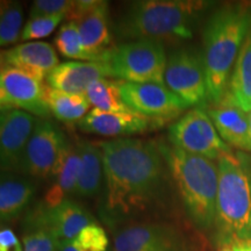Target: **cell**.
I'll list each match as a JSON object with an SVG mask.
<instances>
[{
  "instance_id": "obj_27",
  "label": "cell",
  "mask_w": 251,
  "mask_h": 251,
  "mask_svg": "<svg viewBox=\"0 0 251 251\" xmlns=\"http://www.w3.org/2000/svg\"><path fill=\"white\" fill-rule=\"evenodd\" d=\"M55 45L58 51L65 57L87 61L76 21H67L62 25L56 35Z\"/></svg>"
},
{
  "instance_id": "obj_6",
  "label": "cell",
  "mask_w": 251,
  "mask_h": 251,
  "mask_svg": "<svg viewBox=\"0 0 251 251\" xmlns=\"http://www.w3.org/2000/svg\"><path fill=\"white\" fill-rule=\"evenodd\" d=\"M166 57L164 46L156 40H133L113 47L100 63L108 77L127 83H155L165 85Z\"/></svg>"
},
{
  "instance_id": "obj_23",
  "label": "cell",
  "mask_w": 251,
  "mask_h": 251,
  "mask_svg": "<svg viewBox=\"0 0 251 251\" xmlns=\"http://www.w3.org/2000/svg\"><path fill=\"white\" fill-rule=\"evenodd\" d=\"M228 93L243 111L251 112V29L231 71Z\"/></svg>"
},
{
  "instance_id": "obj_10",
  "label": "cell",
  "mask_w": 251,
  "mask_h": 251,
  "mask_svg": "<svg viewBox=\"0 0 251 251\" xmlns=\"http://www.w3.org/2000/svg\"><path fill=\"white\" fill-rule=\"evenodd\" d=\"M67 137L57 126L39 119L25 150L18 174L29 178H50Z\"/></svg>"
},
{
  "instance_id": "obj_17",
  "label": "cell",
  "mask_w": 251,
  "mask_h": 251,
  "mask_svg": "<svg viewBox=\"0 0 251 251\" xmlns=\"http://www.w3.org/2000/svg\"><path fill=\"white\" fill-rule=\"evenodd\" d=\"M2 65H7L42 81L59 64L54 47L42 41L25 42L1 54Z\"/></svg>"
},
{
  "instance_id": "obj_31",
  "label": "cell",
  "mask_w": 251,
  "mask_h": 251,
  "mask_svg": "<svg viewBox=\"0 0 251 251\" xmlns=\"http://www.w3.org/2000/svg\"><path fill=\"white\" fill-rule=\"evenodd\" d=\"M72 0H36L31 5L29 19L52 17V15H67L74 7Z\"/></svg>"
},
{
  "instance_id": "obj_2",
  "label": "cell",
  "mask_w": 251,
  "mask_h": 251,
  "mask_svg": "<svg viewBox=\"0 0 251 251\" xmlns=\"http://www.w3.org/2000/svg\"><path fill=\"white\" fill-rule=\"evenodd\" d=\"M251 29V8L231 5L218 9L203 29L208 102H219L228 92L229 79L244 40Z\"/></svg>"
},
{
  "instance_id": "obj_18",
  "label": "cell",
  "mask_w": 251,
  "mask_h": 251,
  "mask_svg": "<svg viewBox=\"0 0 251 251\" xmlns=\"http://www.w3.org/2000/svg\"><path fill=\"white\" fill-rule=\"evenodd\" d=\"M153 122L136 113H111L93 108L78 122L84 133L101 136H129L150 128Z\"/></svg>"
},
{
  "instance_id": "obj_5",
  "label": "cell",
  "mask_w": 251,
  "mask_h": 251,
  "mask_svg": "<svg viewBox=\"0 0 251 251\" xmlns=\"http://www.w3.org/2000/svg\"><path fill=\"white\" fill-rule=\"evenodd\" d=\"M219 188L215 226L222 242L251 238L250 163L242 153H228L218 161Z\"/></svg>"
},
{
  "instance_id": "obj_24",
  "label": "cell",
  "mask_w": 251,
  "mask_h": 251,
  "mask_svg": "<svg viewBox=\"0 0 251 251\" xmlns=\"http://www.w3.org/2000/svg\"><path fill=\"white\" fill-rule=\"evenodd\" d=\"M45 99L50 112L62 122H79L91 107L86 94L67 93L49 85H45Z\"/></svg>"
},
{
  "instance_id": "obj_8",
  "label": "cell",
  "mask_w": 251,
  "mask_h": 251,
  "mask_svg": "<svg viewBox=\"0 0 251 251\" xmlns=\"http://www.w3.org/2000/svg\"><path fill=\"white\" fill-rule=\"evenodd\" d=\"M165 85L186 103L187 107H203L208 101L203 57L191 48L176 49L168 56Z\"/></svg>"
},
{
  "instance_id": "obj_29",
  "label": "cell",
  "mask_w": 251,
  "mask_h": 251,
  "mask_svg": "<svg viewBox=\"0 0 251 251\" xmlns=\"http://www.w3.org/2000/svg\"><path fill=\"white\" fill-rule=\"evenodd\" d=\"M71 241L86 251H106L108 248L107 235L96 222L84 228L77 237Z\"/></svg>"
},
{
  "instance_id": "obj_36",
  "label": "cell",
  "mask_w": 251,
  "mask_h": 251,
  "mask_svg": "<svg viewBox=\"0 0 251 251\" xmlns=\"http://www.w3.org/2000/svg\"><path fill=\"white\" fill-rule=\"evenodd\" d=\"M249 131H250V143H251V112H249Z\"/></svg>"
},
{
  "instance_id": "obj_32",
  "label": "cell",
  "mask_w": 251,
  "mask_h": 251,
  "mask_svg": "<svg viewBox=\"0 0 251 251\" xmlns=\"http://www.w3.org/2000/svg\"><path fill=\"white\" fill-rule=\"evenodd\" d=\"M0 251H24L17 235L11 229L2 228L0 231Z\"/></svg>"
},
{
  "instance_id": "obj_37",
  "label": "cell",
  "mask_w": 251,
  "mask_h": 251,
  "mask_svg": "<svg viewBox=\"0 0 251 251\" xmlns=\"http://www.w3.org/2000/svg\"><path fill=\"white\" fill-rule=\"evenodd\" d=\"M249 176H250V186H251V163H250V170H249Z\"/></svg>"
},
{
  "instance_id": "obj_13",
  "label": "cell",
  "mask_w": 251,
  "mask_h": 251,
  "mask_svg": "<svg viewBox=\"0 0 251 251\" xmlns=\"http://www.w3.org/2000/svg\"><path fill=\"white\" fill-rule=\"evenodd\" d=\"M114 251H191L186 237L168 224H136L114 237Z\"/></svg>"
},
{
  "instance_id": "obj_16",
  "label": "cell",
  "mask_w": 251,
  "mask_h": 251,
  "mask_svg": "<svg viewBox=\"0 0 251 251\" xmlns=\"http://www.w3.org/2000/svg\"><path fill=\"white\" fill-rule=\"evenodd\" d=\"M207 113L212 119L216 130L228 146L251 151L249 113L243 111L231 96L227 94L219 102L211 103Z\"/></svg>"
},
{
  "instance_id": "obj_21",
  "label": "cell",
  "mask_w": 251,
  "mask_h": 251,
  "mask_svg": "<svg viewBox=\"0 0 251 251\" xmlns=\"http://www.w3.org/2000/svg\"><path fill=\"white\" fill-rule=\"evenodd\" d=\"M36 186L29 177L2 172L0 181V218L1 222L17 219L29 205Z\"/></svg>"
},
{
  "instance_id": "obj_1",
  "label": "cell",
  "mask_w": 251,
  "mask_h": 251,
  "mask_svg": "<svg viewBox=\"0 0 251 251\" xmlns=\"http://www.w3.org/2000/svg\"><path fill=\"white\" fill-rule=\"evenodd\" d=\"M98 144L102 156L106 218L117 222L146 211L165 181V162L158 146L127 137Z\"/></svg>"
},
{
  "instance_id": "obj_20",
  "label": "cell",
  "mask_w": 251,
  "mask_h": 251,
  "mask_svg": "<svg viewBox=\"0 0 251 251\" xmlns=\"http://www.w3.org/2000/svg\"><path fill=\"white\" fill-rule=\"evenodd\" d=\"M80 156L77 144L67 141L50 178L52 183L45 194L42 205L55 207L76 194Z\"/></svg>"
},
{
  "instance_id": "obj_11",
  "label": "cell",
  "mask_w": 251,
  "mask_h": 251,
  "mask_svg": "<svg viewBox=\"0 0 251 251\" xmlns=\"http://www.w3.org/2000/svg\"><path fill=\"white\" fill-rule=\"evenodd\" d=\"M68 21H76L87 62H100L111 50L112 33L108 23V4L97 0L75 1Z\"/></svg>"
},
{
  "instance_id": "obj_35",
  "label": "cell",
  "mask_w": 251,
  "mask_h": 251,
  "mask_svg": "<svg viewBox=\"0 0 251 251\" xmlns=\"http://www.w3.org/2000/svg\"><path fill=\"white\" fill-rule=\"evenodd\" d=\"M219 251H234L230 242H221V246L219 248Z\"/></svg>"
},
{
  "instance_id": "obj_26",
  "label": "cell",
  "mask_w": 251,
  "mask_h": 251,
  "mask_svg": "<svg viewBox=\"0 0 251 251\" xmlns=\"http://www.w3.org/2000/svg\"><path fill=\"white\" fill-rule=\"evenodd\" d=\"M24 12L19 1H1L0 9V45H13L23 35Z\"/></svg>"
},
{
  "instance_id": "obj_22",
  "label": "cell",
  "mask_w": 251,
  "mask_h": 251,
  "mask_svg": "<svg viewBox=\"0 0 251 251\" xmlns=\"http://www.w3.org/2000/svg\"><path fill=\"white\" fill-rule=\"evenodd\" d=\"M80 164L76 194L81 198H92L101 190L103 183V165L99 144L89 141L77 143Z\"/></svg>"
},
{
  "instance_id": "obj_14",
  "label": "cell",
  "mask_w": 251,
  "mask_h": 251,
  "mask_svg": "<svg viewBox=\"0 0 251 251\" xmlns=\"http://www.w3.org/2000/svg\"><path fill=\"white\" fill-rule=\"evenodd\" d=\"M29 231L47 229L59 240L71 241L94 220L79 203L67 199L55 207H46L42 203L27 218Z\"/></svg>"
},
{
  "instance_id": "obj_7",
  "label": "cell",
  "mask_w": 251,
  "mask_h": 251,
  "mask_svg": "<svg viewBox=\"0 0 251 251\" xmlns=\"http://www.w3.org/2000/svg\"><path fill=\"white\" fill-rule=\"evenodd\" d=\"M169 140L177 148L216 162L233 152L203 107H194L176 121L169 129Z\"/></svg>"
},
{
  "instance_id": "obj_28",
  "label": "cell",
  "mask_w": 251,
  "mask_h": 251,
  "mask_svg": "<svg viewBox=\"0 0 251 251\" xmlns=\"http://www.w3.org/2000/svg\"><path fill=\"white\" fill-rule=\"evenodd\" d=\"M64 18L65 15H52V17L29 19L24 27L21 40H39L50 35Z\"/></svg>"
},
{
  "instance_id": "obj_12",
  "label": "cell",
  "mask_w": 251,
  "mask_h": 251,
  "mask_svg": "<svg viewBox=\"0 0 251 251\" xmlns=\"http://www.w3.org/2000/svg\"><path fill=\"white\" fill-rule=\"evenodd\" d=\"M0 103L1 109H20L41 118L50 113L42 81L7 65L0 71Z\"/></svg>"
},
{
  "instance_id": "obj_25",
  "label": "cell",
  "mask_w": 251,
  "mask_h": 251,
  "mask_svg": "<svg viewBox=\"0 0 251 251\" xmlns=\"http://www.w3.org/2000/svg\"><path fill=\"white\" fill-rule=\"evenodd\" d=\"M120 84V80L117 81L107 78L93 81L85 93L91 106L103 112L130 113L131 111L121 97Z\"/></svg>"
},
{
  "instance_id": "obj_9",
  "label": "cell",
  "mask_w": 251,
  "mask_h": 251,
  "mask_svg": "<svg viewBox=\"0 0 251 251\" xmlns=\"http://www.w3.org/2000/svg\"><path fill=\"white\" fill-rule=\"evenodd\" d=\"M121 97L131 112L152 122H165L181 114L187 105L166 85L121 81Z\"/></svg>"
},
{
  "instance_id": "obj_4",
  "label": "cell",
  "mask_w": 251,
  "mask_h": 251,
  "mask_svg": "<svg viewBox=\"0 0 251 251\" xmlns=\"http://www.w3.org/2000/svg\"><path fill=\"white\" fill-rule=\"evenodd\" d=\"M207 2L193 0L133 1L118 18L114 29L121 39L172 41L193 36L198 17Z\"/></svg>"
},
{
  "instance_id": "obj_15",
  "label": "cell",
  "mask_w": 251,
  "mask_h": 251,
  "mask_svg": "<svg viewBox=\"0 0 251 251\" xmlns=\"http://www.w3.org/2000/svg\"><path fill=\"white\" fill-rule=\"evenodd\" d=\"M39 119L20 109H1L0 165L1 172H18L24 152Z\"/></svg>"
},
{
  "instance_id": "obj_19",
  "label": "cell",
  "mask_w": 251,
  "mask_h": 251,
  "mask_svg": "<svg viewBox=\"0 0 251 251\" xmlns=\"http://www.w3.org/2000/svg\"><path fill=\"white\" fill-rule=\"evenodd\" d=\"M108 77L105 65L100 62L59 63L47 76L50 87L72 94H85L93 81Z\"/></svg>"
},
{
  "instance_id": "obj_33",
  "label": "cell",
  "mask_w": 251,
  "mask_h": 251,
  "mask_svg": "<svg viewBox=\"0 0 251 251\" xmlns=\"http://www.w3.org/2000/svg\"><path fill=\"white\" fill-rule=\"evenodd\" d=\"M234 251H251V238L248 240H234L230 241Z\"/></svg>"
},
{
  "instance_id": "obj_34",
  "label": "cell",
  "mask_w": 251,
  "mask_h": 251,
  "mask_svg": "<svg viewBox=\"0 0 251 251\" xmlns=\"http://www.w3.org/2000/svg\"><path fill=\"white\" fill-rule=\"evenodd\" d=\"M58 251H86L74 243V241H63Z\"/></svg>"
},
{
  "instance_id": "obj_3",
  "label": "cell",
  "mask_w": 251,
  "mask_h": 251,
  "mask_svg": "<svg viewBox=\"0 0 251 251\" xmlns=\"http://www.w3.org/2000/svg\"><path fill=\"white\" fill-rule=\"evenodd\" d=\"M158 146L191 221L202 230L215 226L219 166L215 161L194 155L172 144Z\"/></svg>"
},
{
  "instance_id": "obj_30",
  "label": "cell",
  "mask_w": 251,
  "mask_h": 251,
  "mask_svg": "<svg viewBox=\"0 0 251 251\" xmlns=\"http://www.w3.org/2000/svg\"><path fill=\"white\" fill-rule=\"evenodd\" d=\"M62 241L47 229H34L24 237V251H58Z\"/></svg>"
}]
</instances>
